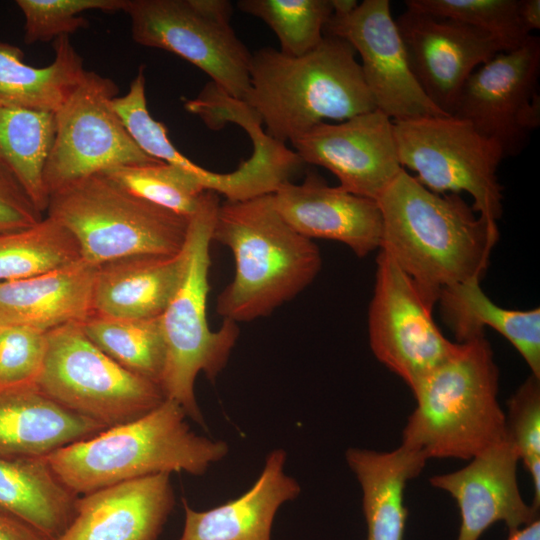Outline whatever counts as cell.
<instances>
[{"label": "cell", "mask_w": 540, "mask_h": 540, "mask_svg": "<svg viewBox=\"0 0 540 540\" xmlns=\"http://www.w3.org/2000/svg\"><path fill=\"white\" fill-rule=\"evenodd\" d=\"M382 217L380 250L412 279L433 307L442 289L481 281L499 238L455 193H435L404 168L376 200Z\"/></svg>", "instance_id": "cell-1"}, {"label": "cell", "mask_w": 540, "mask_h": 540, "mask_svg": "<svg viewBox=\"0 0 540 540\" xmlns=\"http://www.w3.org/2000/svg\"><path fill=\"white\" fill-rule=\"evenodd\" d=\"M231 250L235 273L217 297L216 311L235 323L266 317L307 288L321 270L313 242L276 210L272 194L220 202L212 242Z\"/></svg>", "instance_id": "cell-2"}, {"label": "cell", "mask_w": 540, "mask_h": 540, "mask_svg": "<svg viewBox=\"0 0 540 540\" xmlns=\"http://www.w3.org/2000/svg\"><path fill=\"white\" fill-rule=\"evenodd\" d=\"M249 79L242 101L260 117L266 134L284 144L325 120L342 122L376 109L356 51L335 36L324 35L298 57L263 47L251 54Z\"/></svg>", "instance_id": "cell-3"}, {"label": "cell", "mask_w": 540, "mask_h": 540, "mask_svg": "<svg viewBox=\"0 0 540 540\" xmlns=\"http://www.w3.org/2000/svg\"><path fill=\"white\" fill-rule=\"evenodd\" d=\"M187 414L167 399L147 414L42 457L73 494H88L159 473L204 474L229 446L194 433Z\"/></svg>", "instance_id": "cell-4"}, {"label": "cell", "mask_w": 540, "mask_h": 540, "mask_svg": "<svg viewBox=\"0 0 540 540\" xmlns=\"http://www.w3.org/2000/svg\"><path fill=\"white\" fill-rule=\"evenodd\" d=\"M499 371L484 336L460 343L458 351L413 391L416 407L402 443L427 459L470 460L507 438L498 401Z\"/></svg>", "instance_id": "cell-5"}, {"label": "cell", "mask_w": 540, "mask_h": 540, "mask_svg": "<svg viewBox=\"0 0 540 540\" xmlns=\"http://www.w3.org/2000/svg\"><path fill=\"white\" fill-rule=\"evenodd\" d=\"M219 194L206 190L189 217L185 241L186 265L180 284L160 316L166 361L160 387L187 416L205 427L195 396L199 373L214 381L227 365L239 336L237 323L223 320L212 330L207 319L208 273L212 228Z\"/></svg>", "instance_id": "cell-6"}, {"label": "cell", "mask_w": 540, "mask_h": 540, "mask_svg": "<svg viewBox=\"0 0 540 540\" xmlns=\"http://www.w3.org/2000/svg\"><path fill=\"white\" fill-rule=\"evenodd\" d=\"M75 238L81 258L99 266L135 255H174L184 247L189 218L151 203L104 172L49 195L45 212Z\"/></svg>", "instance_id": "cell-7"}, {"label": "cell", "mask_w": 540, "mask_h": 540, "mask_svg": "<svg viewBox=\"0 0 540 540\" xmlns=\"http://www.w3.org/2000/svg\"><path fill=\"white\" fill-rule=\"evenodd\" d=\"M37 386L65 408L106 428L133 421L160 405L159 385L126 370L69 323L46 333Z\"/></svg>", "instance_id": "cell-8"}, {"label": "cell", "mask_w": 540, "mask_h": 540, "mask_svg": "<svg viewBox=\"0 0 540 540\" xmlns=\"http://www.w3.org/2000/svg\"><path fill=\"white\" fill-rule=\"evenodd\" d=\"M393 126L403 168L414 171L415 179L435 193H468L473 210L497 225L503 214L497 171L504 155L495 141L453 116L397 120Z\"/></svg>", "instance_id": "cell-9"}, {"label": "cell", "mask_w": 540, "mask_h": 540, "mask_svg": "<svg viewBox=\"0 0 540 540\" xmlns=\"http://www.w3.org/2000/svg\"><path fill=\"white\" fill-rule=\"evenodd\" d=\"M132 39L174 53L205 72L218 88L243 100L251 54L232 25L228 0H126Z\"/></svg>", "instance_id": "cell-10"}, {"label": "cell", "mask_w": 540, "mask_h": 540, "mask_svg": "<svg viewBox=\"0 0 540 540\" xmlns=\"http://www.w3.org/2000/svg\"><path fill=\"white\" fill-rule=\"evenodd\" d=\"M118 92L112 79L86 71L54 113L55 136L43 172L48 196L111 168L162 162L143 152L127 132L111 104Z\"/></svg>", "instance_id": "cell-11"}, {"label": "cell", "mask_w": 540, "mask_h": 540, "mask_svg": "<svg viewBox=\"0 0 540 540\" xmlns=\"http://www.w3.org/2000/svg\"><path fill=\"white\" fill-rule=\"evenodd\" d=\"M368 310L369 344L374 356L413 392L460 343L448 340L432 316L433 307L412 279L384 251L376 260Z\"/></svg>", "instance_id": "cell-12"}, {"label": "cell", "mask_w": 540, "mask_h": 540, "mask_svg": "<svg viewBox=\"0 0 540 540\" xmlns=\"http://www.w3.org/2000/svg\"><path fill=\"white\" fill-rule=\"evenodd\" d=\"M539 74L540 38L531 34L472 72L451 116L495 141L504 158L517 156L540 125Z\"/></svg>", "instance_id": "cell-13"}, {"label": "cell", "mask_w": 540, "mask_h": 540, "mask_svg": "<svg viewBox=\"0 0 540 540\" xmlns=\"http://www.w3.org/2000/svg\"><path fill=\"white\" fill-rule=\"evenodd\" d=\"M324 35L347 41L360 55L365 83L379 109L393 121L450 116L436 107L417 83L390 1L364 0L346 15L332 14Z\"/></svg>", "instance_id": "cell-14"}, {"label": "cell", "mask_w": 540, "mask_h": 540, "mask_svg": "<svg viewBox=\"0 0 540 540\" xmlns=\"http://www.w3.org/2000/svg\"><path fill=\"white\" fill-rule=\"evenodd\" d=\"M395 22L417 83L450 116L472 72L507 50L490 34L449 18L407 8Z\"/></svg>", "instance_id": "cell-15"}, {"label": "cell", "mask_w": 540, "mask_h": 540, "mask_svg": "<svg viewBox=\"0 0 540 540\" xmlns=\"http://www.w3.org/2000/svg\"><path fill=\"white\" fill-rule=\"evenodd\" d=\"M292 146L304 164L329 170L342 189L375 201L403 169L393 121L379 109L320 123Z\"/></svg>", "instance_id": "cell-16"}, {"label": "cell", "mask_w": 540, "mask_h": 540, "mask_svg": "<svg viewBox=\"0 0 540 540\" xmlns=\"http://www.w3.org/2000/svg\"><path fill=\"white\" fill-rule=\"evenodd\" d=\"M519 457L508 438L479 453L463 468L432 476L431 485L449 493L461 515L457 540H478L494 523L509 532L536 518L538 511L521 496L517 482Z\"/></svg>", "instance_id": "cell-17"}, {"label": "cell", "mask_w": 540, "mask_h": 540, "mask_svg": "<svg viewBox=\"0 0 540 540\" xmlns=\"http://www.w3.org/2000/svg\"><path fill=\"white\" fill-rule=\"evenodd\" d=\"M276 210L300 235L341 242L358 257L380 248L382 217L375 200L330 186L314 172L271 193Z\"/></svg>", "instance_id": "cell-18"}, {"label": "cell", "mask_w": 540, "mask_h": 540, "mask_svg": "<svg viewBox=\"0 0 540 540\" xmlns=\"http://www.w3.org/2000/svg\"><path fill=\"white\" fill-rule=\"evenodd\" d=\"M174 505L169 473L118 483L78 497L56 540H158Z\"/></svg>", "instance_id": "cell-19"}, {"label": "cell", "mask_w": 540, "mask_h": 540, "mask_svg": "<svg viewBox=\"0 0 540 540\" xmlns=\"http://www.w3.org/2000/svg\"><path fill=\"white\" fill-rule=\"evenodd\" d=\"M106 429L60 405L34 381L0 384V457H44Z\"/></svg>", "instance_id": "cell-20"}, {"label": "cell", "mask_w": 540, "mask_h": 540, "mask_svg": "<svg viewBox=\"0 0 540 540\" xmlns=\"http://www.w3.org/2000/svg\"><path fill=\"white\" fill-rule=\"evenodd\" d=\"M286 452L272 450L251 488L240 497L197 511L185 499V522L179 540H271L279 508L300 494L301 487L284 472Z\"/></svg>", "instance_id": "cell-21"}, {"label": "cell", "mask_w": 540, "mask_h": 540, "mask_svg": "<svg viewBox=\"0 0 540 540\" xmlns=\"http://www.w3.org/2000/svg\"><path fill=\"white\" fill-rule=\"evenodd\" d=\"M96 267L83 259L26 279L0 283V328L48 332L92 315Z\"/></svg>", "instance_id": "cell-22"}, {"label": "cell", "mask_w": 540, "mask_h": 540, "mask_svg": "<svg viewBox=\"0 0 540 540\" xmlns=\"http://www.w3.org/2000/svg\"><path fill=\"white\" fill-rule=\"evenodd\" d=\"M185 265L183 247L174 255H135L97 266L92 315L160 317L180 284Z\"/></svg>", "instance_id": "cell-23"}, {"label": "cell", "mask_w": 540, "mask_h": 540, "mask_svg": "<svg viewBox=\"0 0 540 540\" xmlns=\"http://www.w3.org/2000/svg\"><path fill=\"white\" fill-rule=\"evenodd\" d=\"M345 458L362 489L367 540H403L404 490L428 459L404 444L390 452L351 447Z\"/></svg>", "instance_id": "cell-24"}, {"label": "cell", "mask_w": 540, "mask_h": 540, "mask_svg": "<svg viewBox=\"0 0 540 540\" xmlns=\"http://www.w3.org/2000/svg\"><path fill=\"white\" fill-rule=\"evenodd\" d=\"M438 301L446 323L462 343L484 336L489 326L505 337L519 352L531 374L540 378V309L512 310L495 304L479 281L441 290Z\"/></svg>", "instance_id": "cell-25"}, {"label": "cell", "mask_w": 540, "mask_h": 540, "mask_svg": "<svg viewBox=\"0 0 540 540\" xmlns=\"http://www.w3.org/2000/svg\"><path fill=\"white\" fill-rule=\"evenodd\" d=\"M78 496L40 458L0 457V509L56 540L69 526Z\"/></svg>", "instance_id": "cell-26"}, {"label": "cell", "mask_w": 540, "mask_h": 540, "mask_svg": "<svg viewBox=\"0 0 540 540\" xmlns=\"http://www.w3.org/2000/svg\"><path fill=\"white\" fill-rule=\"evenodd\" d=\"M54 60L44 67L24 62L18 46L0 41V106L55 113L86 69L69 36L53 41Z\"/></svg>", "instance_id": "cell-27"}, {"label": "cell", "mask_w": 540, "mask_h": 540, "mask_svg": "<svg viewBox=\"0 0 540 540\" xmlns=\"http://www.w3.org/2000/svg\"><path fill=\"white\" fill-rule=\"evenodd\" d=\"M55 130L54 113L0 106V162L15 174L43 214L49 199L43 172Z\"/></svg>", "instance_id": "cell-28"}, {"label": "cell", "mask_w": 540, "mask_h": 540, "mask_svg": "<svg viewBox=\"0 0 540 540\" xmlns=\"http://www.w3.org/2000/svg\"><path fill=\"white\" fill-rule=\"evenodd\" d=\"M89 340L131 373L160 386L166 346L160 317L91 315L80 323Z\"/></svg>", "instance_id": "cell-29"}, {"label": "cell", "mask_w": 540, "mask_h": 540, "mask_svg": "<svg viewBox=\"0 0 540 540\" xmlns=\"http://www.w3.org/2000/svg\"><path fill=\"white\" fill-rule=\"evenodd\" d=\"M80 259L73 235L48 216L29 228L0 234V283L40 275Z\"/></svg>", "instance_id": "cell-30"}, {"label": "cell", "mask_w": 540, "mask_h": 540, "mask_svg": "<svg viewBox=\"0 0 540 540\" xmlns=\"http://www.w3.org/2000/svg\"><path fill=\"white\" fill-rule=\"evenodd\" d=\"M237 7L263 20L277 36L279 51L294 57L321 43L332 15L330 0H240Z\"/></svg>", "instance_id": "cell-31"}, {"label": "cell", "mask_w": 540, "mask_h": 540, "mask_svg": "<svg viewBox=\"0 0 540 540\" xmlns=\"http://www.w3.org/2000/svg\"><path fill=\"white\" fill-rule=\"evenodd\" d=\"M104 173L129 192L188 218L207 190L199 175L165 162L120 166Z\"/></svg>", "instance_id": "cell-32"}, {"label": "cell", "mask_w": 540, "mask_h": 540, "mask_svg": "<svg viewBox=\"0 0 540 540\" xmlns=\"http://www.w3.org/2000/svg\"><path fill=\"white\" fill-rule=\"evenodd\" d=\"M127 132L137 146L152 158L184 168L199 175L207 190L214 191L220 173L204 169L183 155L168 137L165 125L155 120L147 107L144 68L138 69L128 92L111 101Z\"/></svg>", "instance_id": "cell-33"}, {"label": "cell", "mask_w": 540, "mask_h": 540, "mask_svg": "<svg viewBox=\"0 0 540 540\" xmlns=\"http://www.w3.org/2000/svg\"><path fill=\"white\" fill-rule=\"evenodd\" d=\"M408 9L449 18L482 30L507 50L521 45L531 34L522 26L520 0H408Z\"/></svg>", "instance_id": "cell-34"}, {"label": "cell", "mask_w": 540, "mask_h": 540, "mask_svg": "<svg viewBox=\"0 0 540 540\" xmlns=\"http://www.w3.org/2000/svg\"><path fill=\"white\" fill-rule=\"evenodd\" d=\"M24 16V42H50L88 26L87 11H123L126 0H16Z\"/></svg>", "instance_id": "cell-35"}, {"label": "cell", "mask_w": 540, "mask_h": 540, "mask_svg": "<svg viewBox=\"0 0 540 540\" xmlns=\"http://www.w3.org/2000/svg\"><path fill=\"white\" fill-rule=\"evenodd\" d=\"M507 438L529 472L534 489L532 506H540V378L530 375L508 400Z\"/></svg>", "instance_id": "cell-36"}, {"label": "cell", "mask_w": 540, "mask_h": 540, "mask_svg": "<svg viewBox=\"0 0 540 540\" xmlns=\"http://www.w3.org/2000/svg\"><path fill=\"white\" fill-rule=\"evenodd\" d=\"M46 333L21 326L0 328V384L35 381L46 354Z\"/></svg>", "instance_id": "cell-37"}, {"label": "cell", "mask_w": 540, "mask_h": 540, "mask_svg": "<svg viewBox=\"0 0 540 540\" xmlns=\"http://www.w3.org/2000/svg\"><path fill=\"white\" fill-rule=\"evenodd\" d=\"M43 218L15 174L0 162V234L29 228Z\"/></svg>", "instance_id": "cell-38"}, {"label": "cell", "mask_w": 540, "mask_h": 540, "mask_svg": "<svg viewBox=\"0 0 540 540\" xmlns=\"http://www.w3.org/2000/svg\"><path fill=\"white\" fill-rule=\"evenodd\" d=\"M0 540H46L38 531L0 509Z\"/></svg>", "instance_id": "cell-39"}, {"label": "cell", "mask_w": 540, "mask_h": 540, "mask_svg": "<svg viewBox=\"0 0 540 540\" xmlns=\"http://www.w3.org/2000/svg\"><path fill=\"white\" fill-rule=\"evenodd\" d=\"M519 15L523 28L528 34L540 28V1L520 0Z\"/></svg>", "instance_id": "cell-40"}, {"label": "cell", "mask_w": 540, "mask_h": 540, "mask_svg": "<svg viewBox=\"0 0 540 540\" xmlns=\"http://www.w3.org/2000/svg\"><path fill=\"white\" fill-rule=\"evenodd\" d=\"M508 540H540L539 517L529 524L509 532Z\"/></svg>", "instance_id": "cell-41"}, {"label": "cell", "mask_w": 540, "mask_h": 540, "mask_svg": "<svg viewBox=\"0 0 540 540\" xmlns=\"http://www.w3.org/2000/svg\"><path fill=\"white\" fill-rule=\"evenodd\" d=\"M330 3L334 15H346L352 12L359 4L356 0H330Z\"/></svg>", "instance_id": "cell-42"}]
</instances>
